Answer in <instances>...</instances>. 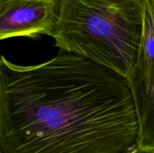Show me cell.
<instances>
[{"instance_id":"obj_4","label":"cell","mask_w":154,"mask_h":153,"mask_svg":"<svg viewBox=\"0 0 154 153\" xmlns=\"http://www.w3.org/2000/svg\"><path fill=\"white\" fill-rule=\"evenodd\" d=\"M127 80L132 92H147L154 86V0H143L141 46L135 68Z\"/></svg>"},{"instance_id":"obj_6","label":"cell","mask_w":154,"mask_h":153,"mask_svg":"<svg viewBox=\"0 0 154 153\" xmlns=\"http://www.w3.org/2000/svg\"><path fill=\"white\" fill-rule=\"evenodd\" d=\"M129 153H154L153 149H139V148H135L133 151L130 152Z\"/></svg>"},{"instance_id":"obj_8","label":"cell","mask_w":154,"mask_h":153,"mask_svg":"<svg viewBox=\"0 0 154 153\" xmlns=\"http://www.w3.org/2000/svg\"><path fill=\"white\" fill-rule=\"evenodd\" d=\"M153 150H154V149H153Z\"/></svg>"},{"instance_id":"obj_2","label":"cell","mask_w":154,"mask_h":153,"mask_svg":"<svg viewBox=\"0 0 154 153\" xmlns=\"http://www.w3.org/2000/svg\"><path fill=\"white\" fill-rule=\"evenodd\" d=\"M51 37L76 54L128 79L141 46L143 0H57Z\"/></svg>"},{"instance_id":"obj_1","label":"cell","mask_w":154,"mask_h":153,"mask_svg":"<svg viewBox=\"0 0 154 153\" xmlns=\"http://www.w3.org/2000/svg\"><path fill=\"white\" fill-rule=\"evenodd\" d=\"M138 123L127 79L61 51L35 65L0 58V152L129 153Z\"/></svg>"},{"instance_id":"obj_5","label":"cell","mask_w":154,"mask_h":153,"mask_svg":"<svg viewBox=\"0 0 154 153\" xmlns=\"http://www.w3.org/2000/svg\"><path fill=\"white\" fill-rule=\"evenodd\" d=\"M132 93L138 123L137 148L154 149V86L147 92Z\"/></svg>"},{"instance_id":"obj_7","label":"cell","mask_w":154,"mask_h":153,"mask_svg":"<svg viewBox=\"0 0 154 153\" xmlns=\"http://www.w3.org/2000/svg\"><path fill=\"white\" fill-rule=\"evenodd\" d=\"M0 153H2V152H0Z\"/></svg>"},{"instance_id":"obj_3","label":"cell","mask_w":154,"mask_h":153,"mask_svg":"<svg viewBox=\"0 0 154 153\" xmlns=\"http://www.w3.org/2000/svg\"><path fill=\"white\" fill-rule=\"evenodd\" d=\"M57 10V0H0V39L51 36Z\"/></svg>"}]
</instances>
